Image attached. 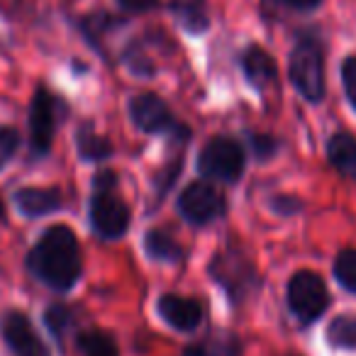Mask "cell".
I'll return each mask as SVG.
<instances>
[{
	"label": "cell",
	"instance_id": "cell-1",
	"mask_svg": "<svg viewBox=\"0 0 356 356\" xmlns=\"http://www.w3.org/2000/svg\"><path fill=\"white\" fill-rule=\"evenodd\" d=\"M30 273L51 291H71L81 278V247L66 225H51L27 254Z\"/></svg>",
	"mask_w": 356,
	"mask_h": 356
},
{
	"label": "cell",
	"instance_id": "cell-2",
	"mask_svg": "<svg viewBox=\"0 0 356 356\" xmlns=\"http://www.w3.org/2000/svg\"><path fill=\"white\" fill-rule=\"evenodd\" d=\"M288 79L302 100L317 105L327 95L325 74V42L317 30H305L298 35L288 56Z\"/></svg>",
	"mask_w": 356,
	"mask_h": 356
},
{
	"label": "cell",
	"instance_id": "cell-3",
	"mask_svg": "<svg viewBox=\"0 0 356 356\" xmlns=\"http://www.w3.org/2000/svg\"><path fill=\"white\" fill-rule=\"evenodd\" d=\"M115 171H100L93 181V198L88 205L90 227L103 239H120L129 227V208L115 191Z\"/></svg>",
	"mask_w": 356,
	"mask_h": 356
},
{
	"label": "cell",
	"instance_id": "cell-4",
	"mask_svg": "<svg viewBox=\"0 0 356 356\" xmlns=\"http://www.w3.org/2000/svg\"><path fill=\"white\" fill-rule=\"evenodd\" d=\"M286 300H288V310L296 315V320L300 325H312L317 322L330 307L332 298L327 291V283L320 273L315 271H296L288 281L286 288Z\"/></svg>",
	"mask_w": 356,
	"mask_h": 356
},
{
	"label": "cell",
	"instance_id": "cell-5",
	"mask_svg": "<svg viewBox=\"0 0 356 356\" xmlns=\"http://www.w3.org/2000/svg\"><path fill=\"white\" fill-rule=\"evenodd\" d=\"M247 166L244 147L232 137H213L198 154V171L205 178L222 181V184H237Z\"/></svg>",
	"mask_w": 356,
	"mask_h": 356
},
{
	"label": "cell",
	"instance_id": "cell-6",
	"mask_svg": "<svg viewBox=\"0 0 356 356\" xmlns=\"http://www.w3.org/2000/svg\"><path fill=\"white\" fill-rule=\"evenodd\" d=\"M210 276H213L234 300L247 296V293L252 291V286H257L254 264L249 261L242 252H237V249H227V252L218 254V257L210 261Z\"/></svg>",
	"mask_w": 356,
	"mask_h": 356
},
{
	"label": "cell",
	"instance_id": "cell-7",
	"mask_svg": "<svg viewBox=\"0 0 356 356\" xmlns=\"http://www.w3.org/2000/svg\"><path fill=\"white\" fill-rule=\"evenodd\" d=\"M178 213L195 227H205L225 213V198L215 186L198 181L186 186L184 193L178 195Z\"/></svg>",
	"mask_w": 356,
	"mask_h": 356
},
{
	"label": "cell",
	"instance_id": "cell-8",
	"mask_svg": "<svg viewBox=\"0 0 356 356\" xmlns=\"http://www.w3.org/2000/svg\"><path fill=\"white\" fill-rule=\"evenodd\" d=\"M56 105L51 93L40 86L30 103V152L32 156H47L54 142L56 127Z\"/></svg>",
	"mask_w": 356,
	"mask_h": 356
},
{
	"label": "cell",
	"instance_id": "cell-9",
	"mask_svg": "<svg viewBox=\"0 0 356 356\" xmlns=\"http://www.w3.org/2000/svg\"><path fill=\"white\" fill-rule=\"evenodd\" d=\"M129 118H132L134 127H139L147 134L159 132H188L186 127H178L176 118L168 110V105L159 98L156 93H139L129 100Z\"/></svg>",
	"mask_w": 356,
	"mask_h": 356
},
{
	"label": "cell",
	"instance_id": "cell-10",
	"mask_svg": "<svg viewBox=\"0 0 356 356\" xmlns=\"http://www.w3.org/2000/svg\"><path fill=\"white\" fill-rule=\"evenodd\" d=\"M0 334L13 356H49V349L25 312H6L0 320Z\"/></svg>",
	"mask_w": 356,
	"mask_h": 356
},
{
	"label": "cell",
	"instance_id": "cell-11",
	"mask_svg": "<svg viewBox=\"0 0 356 356\" xmlns=\"http://www.w3.org/2000/svg\"><path fill=\"white\" fill-rule=\"evenodd\" d=\"M156 310L161 320L178 332H193L203 320V305L193 298L176 296V293H166L159 298Z\"/></svg>",
	"mask_w": 356,
	"mask_h": 356
},
{
	"label": "cell",
	"instance_id": "cell-12",
	"mask_svg": "<svg viewBox=\"0 0 356 356\" xmlns=\"http://www.w3.org/2000/svg\"><path fill=\"white\" fill-rule=\"evenodd\" d=\"M17 210L25 218H44L61 208V191L59 188H37V186H25L15 191L13 195Z\"/></svg>",
	"mask_w": 356,
	"mask_h": 356
},
{
	"label": "cell",
	"instance_id": "cell-13",
	"mask_svg": "<svg viewBox=\"0 0 356 356\" xmlns=\"http://www.w3.org/2000/svg\"><path fill=\"white\" fill-rule=\"evenodd\" d=\"M242 71H244V76H247L249 83H252L254 88H259V90L273 86V83H276V79H278L276 61H273V56L259 44H252V47H247V49H244Z\"/></svg>",
	"mask_w": 356,
	"mask_h": 356
},
{
	"label": "cell",
	"instance_id": "cell-14",
	"mask_svg": "<svg viewBox=\"0 0 356 356\" xmlns=\"http://www.w3.org/2000/svg\"><path fill=\"white\" fill-rule=\"evenodd\" d=\"M327 161L346 181L356 184V137L351 132H334L327 142Z\"/></svg>",
	"mask_w": 356,
	"mask_h": 356
},
{
	"label": "cell",
	"instance_id": "cell-15",
	"mask_svg": "<svg viewBox=\"0 0 356 356\" xmlns=\"http://www.w3.org/2000/svg\"><path fill=\"white\" fill-rule=\"evenodd\" d=\"M171 13L193 35H200L210 27V13L205 0H171Z\"/></svg>",
	"mask_w": 356,
	"mask_h": 356
},
{
	"label": "cell",
	"instance_id": "cell-16",
	"mask_svg": "<svg viewBox=\"0 0 356 356\" xmlns=\"http://www.w3.org/2000/svg\"><path fill=\"white\" fill-rule=\"evenodd\" d=\"M144 252H147L149 259L161 264H173L184 257L178 242L168 232H163V229H149L144 234Z\"/></svg>",
	"mask_w": 356,
	"mask_h": 356
},
{
	"label": "cell",
	"instance_id": "cell-17",
	"mask_svg": "<svg viewBox=\"0 0 356 356\" xmlns=\"http://www.w3.org/2000/svg\"><path fill=\"white\" fill-rule=\"evenodd\" d=\"M76 147L83 161H105V159L113 156V144L103 137V134L95 132L90 124H83L76 134Z\"/></svg>",
	"mask_w": 356,
	"mask_h": 356
},
{
	"label": "cell",
	"instance_id": "cell-18",
	"mask_svg": "<svg viewBox=\"0 0 356 356\" xmlns=\"http://www.w3.org/2000/svg\"><path fill=\"white\" fill-rule=\"evenodd\" d=\"M325 337L334 349L354 351L356 349V315L354 312L337 315L334 320L327 325Z\"/></svg>",
	"mask_w": 356,
	"mask_h": 356
},
{
	"label": "cell",
	"instance_id": "cell-19",
	"mask_svg": "<svg viewBox=\"0 0 356 356\" xmlns=\"http://www.w3.org/2000/svg\"><path fill=\"white\" fill-rule=\"evenodd\" d=\"M184 356H239V341L232 334H210L191 344Z\"/></svg>",
	"mask_w": 356,
	"mask_h": 356
},
{
	"label": "cell",
	"instance_id": "cell-20",
	"mask_svg": "<svg viewBox=\"0 0 356 356\" xmlns=\"http://www.w3.org/2000/svg\"><path fill=\"white\" fill-rule=\"evenodd\" d=\"M79 349L83 356H120L118 341L100 330H88L79 334Z\"/></svg>",
	"mask_w": 356,
	"mask_h": 356
},
{
	"label": "cell",
	"instance_id": "cell-21",
	"mask_svg": "<svg viewBox=\"0 0 356 356\" xmlns=\"http://www.w3.org/2000/svg\"><path fill=\"white\" fill-rule=\"evenodd\" d=\"M332 273H334V281L346 293H354L356 296V249H341L334 257Z\"/></svg>",
	"mask_w": 356,
	"mask_h": 356
},
{
	"label": "cell",
	"instance_id": "cell-22",
	"mask_svg": "<svg viewBox=\"0 0 356 356\" xmlns=\"http://www.w3.org/2000/svg\"><path fill=\"white\" fill-rule=\"evenodd\" d=\"M17 147H20V132L15 127L3 124L0 127V168H6L13 161V156L17 154Z\"/></svg>",
	"mask_w": 356,
	"mask_h": 356
},
{
	"label": "cell",
	"instance_id": "cell-23",
	"mask_svg": "<svg viewBox=\"0 0 356 356\" xmlns=\"http://www.w3.org/2000/svg\"><path fill=\"white\" fill-rule=\"evenodd\" d=\"M249 144H252V152H254V156H257L259 161L273 159V156H276V152H278V147H281V142H278L276 137H271V134H261V132L249 134Z\"/></svg>",
	"mask_w": 356,
	"mask_h": 356
},
{
	"label": "cell",
	"instance_id": "cell-24",
	"mask_svg": "<svg viewBox=\"0 0 356 356\" xmlns=\"http://www.w3.org/2000/svg\"><path fill=\"white\" fill-rule=\"evenodd\" d=\"M341 86H344V95L349 105L356 110V54H349L339 66Z\"/></svg>",
	"mask_w": 356,
	"mask_h": 356
},
{
	"label": "cell",
	"instance_id": "cell-25",
	"mask_svg": "<svg viewBox=\"0 0 356 356\" xmlns=\"http://www.w3.org/2000/svg\"><path fill=\"white\" fill-rule=\"evenodd\" d=\"M271 210L276 215H283V218H291V215H298L302 210V200L291 193H278L271 198Z\"/></svg>",
	"mask_w": 356,
	"mask_h": 356
},
{
	"label": "cell",
	"instance_id": "cell-26",
	"mask_svg": "<svg viewBox=\"0 0 356 356\" xmlns=\"http://www.w3.org/2000/svg\"><path fill=\"white\" fill-rule=\"evenodd\" d=\"M69 310H66L64 305H51L49 310H47L44 320H47V327H49L54 334H61L64 332V327L69 325Z\"/></svg>",
	"mask_w": 356,
	"mask_h": 356
},
{
	"label": "cell",
	"instance_id": "cell-27",
	"mask_svg": "<svg viewBox=\"0 0 356 356\" xmlns=\"http://www.w3.org/2000/svg\"><path fill=\"white\" fill-rule=\"evenodd\" d=\"M178 168H181V163H176V166L163 168L161 176L156 178V193H159V198H163V195L168 193V188H171V186L176 184V178H178Z\"/></svg>",
	"mask_w": 356,
	"mask_h": 356
},
{
	"label": "cell",
	"instance_id": "cell-28",
	"mask_svg": "<svg viewBox=\"0 0 356 356\" xmlns=\"http://www.w3.org/2000/svg\"><path fill=\"white\" fill-rule=\"evenodd\" d=\"M118 6L124 13H147L159 6V0H118Z\"/></svg>",
	"mask_w": 356,
	"mask_h": 356
},
{
	"label": "cell",
	"instance_id": "cell-29",
	"mask_svg": "<svg viewBox=\"0 0 356 356\" xmlns=\"http://www.w3.org/2000/svg\"><path fill=\"white\" fill-rule=\"evenodd\" d=\"M281 3L296 13H315L325 0H281Z\"/></svg>",
	"mask_w": 356,
	"mask_h": 356
},
{
	"label": "cell",
	"instance_id": "cell-30",
	"mask_svg": "<svg viewBox=\"0 0 356 356\" xmlns=\"http://www.w3.org/2000/svg\"><path fill=\"white\" fill-rule=\"evenodd\" d=\"M6 220V205H3V200H0V222Z\"/></svg>",
	"mask_w": 356,
	"mask_h": 356
}]
</instances>
